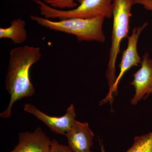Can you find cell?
<instances>
[{
	"label": "cell",
	"mask_w": 152,
	"mask_h": 152,
	"mask_svg": "<svg viewBox=\"0 0 152 152\" xmlns=\"http://www.w3.org/2000/svg\"><path fill=\"white\" fill-rule=\"evenodd\" d=\"M26 25V21L21 18L14 19L8 27L0 28V39H10L15 44L24 43L28 38Z\"/></svg>",
	"instance_id": "obj_10"
},
{
	"label": "cell",
	"mask_w": 152,
	"mask_h": 152,
	"mask_svg": "<svg viewBox=\"0 0 152 152\" xmlns=\"http://www.w3.org/2000/svg\"><path fill=\"white\" fill-rule=\"evenodd\" d=\"M42 56L39 47L25 45L10 51L5 86L10 95V100L7 109L0 114L1 118H10L15 102L34 94L35 89L30 80V69L39 61Z\"/></svg>",
	"instance_id": "obj_1"
},
{
	"label": "cell",
	"mask_w": 152,
	"mask_h": 152,
	"mask_svg": "<svg viewBox=\"0 0 152 152\" xmlns=\"http://www.w3.org/2000/svg\"><path fill=\"white\" fill-rule=\"evenodd\" d=\"M29 18L38 25L49 29L74 35L79 41L103 43L105 41L103 30L105 18L103 17L91 19H66L57 21L34 15H30Z\"/></svg>",
	"instance_id": "obj_2"
},
{
	"label": "cell",
	"mask_w": 152,
	"mask_h": 152,
	"mask_svg": "<svg viewBox=\"0 0 152 152\" xmlns=\"http://www.w3.org/2000/svg\"><path fill=\"white\" fill-rule=\"evenodd\" d=\"M38 6L44 18L58 19H91L99 17L110 18L113 17L114 0H82L76 8L59 10L52 7L42 0H33Z\"/></svg>",
	"instance_id": "obj_4"
},
{
	"label": "cell",
	"mask_w": 152,
	"mask_h": 152,
	"mask_svg": "<svg viewBox=\"0 0 152 152\" xmlns=\"http://www.w3.org/2000/svg\"><path fill=\"white\" fill-rule=\"evenodd\" d=\"M9 1H11V0H9Z\"/></svg>",
	"instance_id": "obj_16"
},
{
	"label": "cell",
	"mask_w": 152,
	"mask_h": 152,
	"mask_svg": "<svg viewBox=\"0 0 152 152\" xmlns=\"http://www.w3.org/2000/svg\"><path fill=\"white\" fill-rule=\"evenodd\" d=\"M18 142L10 152H50L52 140L40 127L19 133Z\"/></svg>",
	"instance_id": "obj_8"
},
{
	"label": "cell",
	"mask_w": 152,
	"mask_h": 152,
	"mask_svg": "<svg viewBox=\"0 0 152 152\" xmlns=\"http://www.w3.org/2000/svg\"><path fill=\"white\" fill-rule=\"evenodd\" d=\"M75 0H43L47 4L54 8L64 10L72 9L77 7V4L75 3ZM80 2L82 0H77Z\"/></svg>",
	"instance_id": "obj_12"
},
{
	"label": "cell",
	"mask_w": 152,
	"mask_h": 152,
	"mask_svg": "<svg viewBox=\"0 0 152 152\" xmlns=\"http://www.w3.org/2000/svg\"><path fill=\"white\" fill-rule=\"evenodd\" d=\"M134 4H139L143 6L148 10L152 11V0H134Z\"/></svg>",
	"instance_id": "obj_14"
},
{
	"label": "cell",
	"mask_w": 152,
	"mask_h": 152,
	"mask_svg": "<svg viewBox=\"0 0 152 152\" xmlns=\"http://www.w3.org/2000/svg\"><path fill=\"white\" fill-rule=\"evenodd\" d=\"M148 25L145 23L141 26L135 27L133 30L132 35L128 37V45L126 49L123 52L121 61L120 64V70L115 82L107 96L100 102V105L110 102L111 104L113 100V95L118 92V87L120 81L125 74L133 66H138L141 64L142 58L140 56L137 50L138 41L140 36Z\"/></svg>",
	"instance_id": "obj_5"
},
{
	"label": "cell",
	"mask_w": 152,
	"mask_h": 152,
	"mask_svg": "<svg viewBox=\"0 0 152 152\" xmlns=\"http://www.w3.org/2000/svg\"><path fill=\"white\" fill-rule=\"evenodd\" d=\"M68 146L74 152H92V147L95 134L88 122L76 121L65 135Z\"/></svg>",
	"instance_id": "obj_9"
},
{
	"label": "cell",
	"mask_w": 152,
	"mask_h": 152,
	"mask_svg": "<svg viewBox=\"0 0 152 152\" xmlns=\"http://www.w3.org/2000/svg\"><path fill=\"white\" fill-rule=\"evenodd\" d=\"M134 0H114L113 4V31L111 45L109 53V59L106 77L110 91L115 82V64L120 52L122 41L127 37L129 29L131 9Z\"/></svg>",
	"instance_id": "obj_3"
},
{
	"label": "cell",
	"mask_w": 152,
	"mask_h": 152,
	"mask_svg": "<svg viewBox=\"0 0 152 152\" xmlns=\"http://www.w3.org/2000/svg\"><path fill=\"white\" fill-rule=\"evenodd\" d=\"M50 152H74L68 146L60 144L56 140H52Z\"/></svg>",
	"instance_id": "obj_13"
},
{
	"label": "cell",
	"mask_w": 152,
	"mask_h": 152,
	"mask_svg": "<svg viewBox=\"0 0 152 152\" xmlns=\"http://www.w3.org/2000/svg\"><path fill=\"white\" fill-rule=\"evenodd\" d=\"M99 143L101 147V152H106L103 144L102 143V142L100 140H99Z\"/></svg>",
	"instance_id": "obj_15"
},
{
	"label": "cell",
	"mask_w": 152,
	"mask_h": 152,
	"mask_svg": "<svg viewBox=\"0 0 152 152\" xmlns=\"http://www.w3.org/2000/svg\"><path fill=\"white\" fill-rule=\"evenodd\" d=\"M126 152H152V132L135 137L133 145Z\"/></svg>",
	"instance_id": "obj_11"
},
{
	"label": "cell",
	"mask_w": 152,
	"mask_h": 152,
	"mask_svg": "<svg viewBox=\"0 0 152 152\" xmlns=\"http://www.w3.org/2000/svg\"><path fill=\"white\" fill-rule=\"evenodd\" d=\"M24 110L34 116L50 128L52 132L58 134L65 135L76 121L75 110L73 104H71L68 108L64 116L60 117L48 115L29 103L25 104Z\"/></svg>",
	"instance_id": "obj_6"
},
{
	"label": "cell",
	"mask_w": 152,
	"mask_h": 152,
	"mask_svg": "<svg viewBox=\"0 0 152 152\" xmlns=\"http://www.w3.org/2000/svg\"><path fill=\"white\" fill-rule=\"evenodd\" d=\"M140 68L134 74L131 83L135 89V94L131 100L133 105L152 94V59L148 52L143 56Z\"/></svg>",
	"instance_id": "obj_7"
}]
</instances>
